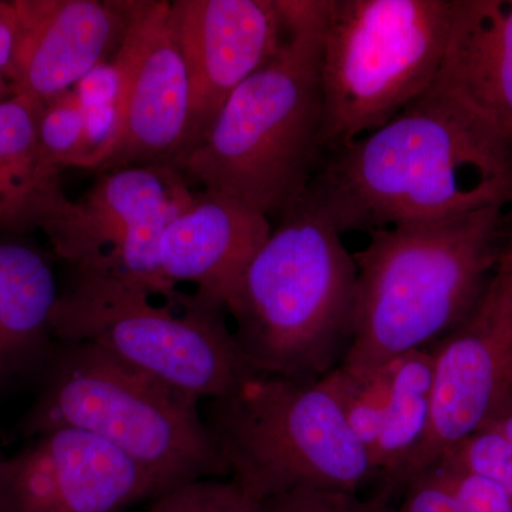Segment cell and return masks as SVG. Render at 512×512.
<instances>
[{
    "label": "cell",
    "instance_id": "6da1fadb",
    "mask_svg": "<svg viewBox=\"0 0 512 512\" xmlns=\"http://www.w3.org/2000/svg\"><path fill=\"white\" fill-rule=\"evenodd\" d=\"M338 229L380 231L512 205V143L436 82L323 157L306 192Z\"/></svg>",
    "mask_w": 512,
    "mask_h": 512
},
{
    "label": "cell",
    "instance_id": "7a4b0ae2",
    "mask_svg": "<svg viewBox=\"0 0 512 512\" xmlns=\"http://www.w3.org/2000/svg\"><path fill=\"white\" fill-rule=\"evenodd\" d=\"M285 37L232 93L201 143L170 164L202 191L271 220L305 197L323 160L320 80L326 0H276Z\"/></svg>",
    "mask_w": 512,
    "mask_h": 512
},
{
    "label": "cell",
    "instance_id": "3957f363",
    "mask_svg": "<svg viewBox=\"0 0 512 512\" xmlns=\"http://www.w3.org/2000/svg\"><path fill=\"white\" fill-rule=\"evenodd\" d=\"M512 248V205L369 234L353 254L355 336L340 369L369 375L430 348L473 311Z\"/></svg>",
    "mask_w": 512,
    "mask_h": 512
},
{
    "label": "cell",
    "instance_id": "277c9868",
    "mask_svg": "<svg viewBox=\"0 0 512 512\" xmlns=\"http://www.w3.org/2000/svg\"><path fill=\"white\" fill-rule=\"evenodd\" d=\"M357 268L308 197L279 217L227 309L242 356L258 375L319 380L355 336Z\"/></svg>",
    "mask_w": 512,
    "mask_h": 512
},
{
    "label": "cell",
    "instance_id": "5b68a950",
    "mask_svg": "<svg viewBox=\"0 0 512 512\" xmlns=\"http://www.w3.org/2000/svg\"><path fill=\"white\" fill-rule=\"evenodd\" d=\"M201 400L92 343L59 342L39 377L20 431L77 429L119 450L161 491L205 478H228Z\"/></svg>",
    "mask_w": 512,
    "mask_h": 512
},
{
    "label": "cell",
    "instance_id": "8992f818",
    "mask_svg": "<svg viewBox=\"0 0 512 512\" xmlns=\"http://www.w3.org/2000/svg\"><path fill=\"white\" fill-rule=\"evenodd\" d=\"M53 330L59 342L92 343L198 400L225 399L258 375L238 348L224 306L192 291L167 298L72 269Z\"/></svg>",
    "mask_w": 512,
    "mask_h": 512
},
{
    "label": "cell",
    "instance_id": "52a82bcc",
    "mask_svg": "<svg viewBox=\"0 0 512 512\" xmlns=\"http://www.w3.org/2000/svg\"><path fill=\"white\" fill-rule=\"evenodd\" d=\"M229 477L256 503L298 488L349 491L377 483L329 377L255 375L212 400L207 417Z\"/></svg>",
    "mask_w": 512,
    "mask_h": 512
},
{
    "label": "cell",
    "instance_id": "ba28073f",
    "mask_svg": "<svg viewBox=\"0 0 512 512\" xmlns=\"http://www.w3.org/2000/svg\"><path fill=\"white\" fill-rule=\"evenodd\" d=\"M454 0H326L323 157L389 123L436 82Z\"/></svg>",
    "mask_w": 512,
    "mask_h": 512
},
{
    "label": "cell",
    "instance_id": "9c48e42d",
    "mask_svg": "<svg viewBox=\"0 0 512 512\" xmlns=\"http://www.w3.org/2000/svg\"><path fill=\"white\" fill-rule=\"evenodd\" d=\"M195 195L171 165L114 168L103 171L80 200L60 192L37 229L70 268L113 276L171 298L183 289L171 288L161 274V238Z\"/></svg>",
    "mask_w": 512,
    "mask_h": 512
},
{
    "label": "cell",
    "instance_id": "30bf717a",
    "mask_svg": "<svg viewBox=\"0 0 512 512\" xmlns=\"http://www.w3.org/2000/svg\"><path fill=\"white\" fill-rule=\"evenodd\" d=\"M433 416L394 497L444 453L485 426L512 397V248L463 322L430 346Z\"/></svg>",
    "mask_w": 512,
    "mask_h": 512
},
{
    "label": "cell",
    "instance_id": "8fae6325",
    "mask_svg": "<svg viewBox=\"0 0 512 512\" xmlns=\"http://www.w3.org/2000/svg\"><path fill=\"white\" fill-rule=\"evenodd\" d=\"M113 59L121 73L119 137L100 173L170 164L183 151L191 107L190 77L173 3L128 2L126 29Z\"/></svg>",
    "mask_w": 512,
    "mask_h": 512
},
{
    "label": "cell",
    "instance_id": "7c38bea8",
    "mask_svg": "<svg viewBox=\"0 0 512 512\" xmlns=\"http://www.w3.org/2000/svg\"><path fill=\"white\" fill-rule=\"evenodd\" d=\"M163 494L106 441L55 429L0 457V512H123Z\"/></svg>",
    "mask_w": 512,
    "mask_h": 512
},
{
    "label": "cell",
    "instance_id": "4fadbf2b",
    "mask_svg": "<svg viewBox=\"0 0 512 512\" xmlns=\"http://www.w3.org/2000/svg\"><path fill=\"white\" fill-rule=\"evenodd\" d=\"M171 3L191 87L190 123L181 156L207 136L232 93L275 56L285 28L276 0Z\"/></svg>",
    "mask_w": 512,
    "mask_h": 512
},
{
    "label": "cell",
    "instance_id": "5bb4252c",
    "mask_svg": "<svg viewBox=\"0 0 512 512\" xmlns=\"http://www.w3.org/2000/svg\"><path fill=\"white\" fill-rule=\"evenodd\" d=\"M18 43L8 80L15 96L45 106L116 52L128 2L15 0Z\"/></svg>",
    "mask_w": 512,
    "mask_h": 512
},
{
    "label": "cell",
    "instance_id": "9a60e30c",
    "mask_svg": "<svg viewBox=\"0 0 512 512\" xmlns=\"http://www.w3.org/2000/svg\"><path fill=\"white\" fill-rule=\"evenodd\" d=\"M271 231V220L265 215L198 190L161 238V274L171 288L190 285L192 292L227 311L248 265Z\"/></svg>",
    "mask_w": 512,
    "mask_h": 512
},
{
    "label": "cell",
    "instance_id": "2e32d148",
    "mask_svg": "<svg viewBox=\"0 0 512 512\" xmlns=\"http://www.w3.org/2000/svg\"><path fill=\"white\" fill-rule=\"evenodd\" d=\"M436 83L512 143V0H454Z\"/></svg>",
    "mask_w": 512,
    "mask_h": 512
},
{
    "label": "cell",
    "instance_id": "e0dca14e",
    "mask_svg": "<svg viewBox=\"0 0 512 512\" xmlns=\"http://www.w3.org/2000/svg\"><path fill=\"white\" fill-rule=\"evenodd\" d=\"M52 261L28 242L0 241V390L39 380L57 345Z\"/></svg>",
    "mask_w": 512,
    "mask_h": 512
},
{
    "label": "cell",
    "instance_id": "ac0fdd59",
    "mask_svg": "<svg viewBox=\"0 0 512 512\" xmlns=\"http://www.w3.org/2000/svg\"><path fill=\"white\" fill-rule=\"evenodd\" d=\"M40 109L25 97L0 101V232L37 229L63 191L60 171L49 167L40 151Z\"/></svg>",
    "mask_w": 512,
    "mask_h": 512
},
{
    "label": "cell",
    "instance_id": "d6986e66",
    "mask_svg": "<svg viewBox=\"0 0 512 512\" xmlns=\"http://www.w3.org/2000/svg\"><path fill=\"white\" fill-rule=\"evenodd\" d=\"M392 386L382 434L372 453L377 495L393 503L397 481L429 433L433 416L431 348L410 350L392 362Z\"/></svg>",
    "mask_w": 512,
    "mask_h": 512
},
{
    "label": "cell",
    "instance_id": "ffe728a7",
    "mask_svg": "<svg viewBox=\"0 0 512 512\" xmlns=\"http://www.w3.org/2000/svg\"><path fill=\"white\" fill-rule=\"evenodd\" d=\"M326 376L335 387L350 429L372 460L386 419L392 386V363L373 370L369 375H349L338 367Z\"/></svg>",
    "mask_w": 512,
    "mask_h": 512
},
{
    "label": "cell",
    "instance_id": "44dd1931",
    "mask_svg": "<svg viewBox=\"0 0 512 512\" xmlns=\"http://www.w3.org/2000/svg\"><path fill=\"white\" fill-rule=\"evenodd\" d=\"M433 467L485 478L512 495V447L490 427H481L448 448Z\"/></svg>",
    "mask_w": 512,
    "mask_h": 512
},
{
    "label": "cell",
    "instance_id": "7402d4cb",
    "mask_svg": "<svg viewBox=\"0 0 512 512\" xmlns=\"http://www.w3.org/2000/svg\"><path fill=\"white\" fill-rule=\"evenodd\" d=\"M84 117L72 90L40 109L39 146L49 167L62 171L74 167L83 143Z\"/></svg>",
    "mask_w": 512,
    "mask_h": 512
},
{
    "label": "cell",
    "instance_id": "603a6c76",
    "mask_svg": "<svg viewBox=\"0 0 512 512\" xmlns=\"http://www.w3.org/2000/svg\"><path fill=\"white\" fill-rule=\"evenodd\" d=\"M259 512H397V507L377 494L365 498L349 491L298 488L261 501Z\"/></svg>",
    "mask_w": 512,
    "mask_h": 512
},
{
    "label": "cell",
    "instance_id": "cb8c5ba5",
    "mask_svg": "<svg viewBox=\"0 0 512 512\" xmlns=\"http://www.w3.org/2000/svg\"><path fill=\"white\" fill-rule=\"evenodd\" d=\"M241 494L231 478H205L158 495L147 512H227Z\"/></svg>",
    "mask_w": 512,
    "mask_h": 512
},
{
    "label": "cell",
    "instance_id": "d4e9b609",
    "mask_svg": "<svg viewBox=\"0 0 512 512\" xmlns=\"http://www.w3.org/2000/svg\"><path fill=\"white\" fill-rule=\"evenodd\" d=\"M436 470L446 480L458 512H512V495L501 485L471 474Z\"/></svg>",
    "mask_w": 512,
    "mask_h": 512
},
{
    "label": "cell",
    "instance_id": "484cf974",
    "mask_svg": "<svg viewBox=\"0 0 512 512\" xmlns=\"http://www.w3.org/2000/svg\"><path fill=\"white\" fill-rule=\"evenodd\" d=\"M397 512H458L450 488L436 468L413 478L400 494Z\"/></svg>",
    "mask_w": 512,
    "mask_h": 512
},
{
    "label": "cell",
    "instance_id": "4316f807",
    "mask_svg": "<svg viewBox=\"0 0 512 512\" xmlns=\"http://www.w3.org/2000/svg\"><path fill=\"white\" fill-rule=\"evenodd\" d=\"M82 109L117 107L121 92V73L116 60H106L86 74L72 90Z\"/></svg>",
    "mask_w": 512,
    "mask_h": 512
},
{
    "label": "cell",
    "instance_id": "83f0119b",
    "mask_svg": "<svg viewBox=\"0 0 512 512\" xmlns=\"http://www.w3.org/2000/svg\"><path fill=\"white\" fill-rule=\"evenodd\" d=\"M18 10L15 0H0V80H8L16 43H18ZM9 82V80H8Z\"/></svg>",
    "mask_w": 512,
    "mask_h": 512
},
{
    "label": "cell",
    "instance_id": "f1b7e54d",
    "mask_svg": "<svg viewBox=\"0 0 512 512\" xmlns=\"http://www.w3.org/2000/svg\"><path fill=\"white\" fill-rule=\"evenodd\" d=\"M483 427H490L497 431L512 447V397Z\"/></svg>",
    "mask_w": 512,
    "mask_h": 512
},
{
    "label": "cell",
    "instance_id": "f546056e",
    "mask_svg": "<svg viewBox=\"0 0 512 512\" xmlns=\"http://www.w3.org/2000/svg\"><path fill=\"white\" fill-rule=\"evenodd\" d=\"M228 512H259V503L252 500L248 494H244L237 503L232 505Z\"/></svg>",
    "mask_w": 512,
    "mask_h": 512
},
{
    "label": "cell",
    "instance_id": "4dcf8cb0",
    "mask_svg": "<svg viewBox=\"0 0 512 512\" xmlns=\"http://www.w3.org/2000/svg\"><path fill=\"white\" fill-rule=\"evenodd\" d=\"M12 96H15V93H13L12 86H10L8 80H0V101L9 99Z\"/></svg>",
    "mask_w": 512,
    "mask_h": 512
}]
</instances>
